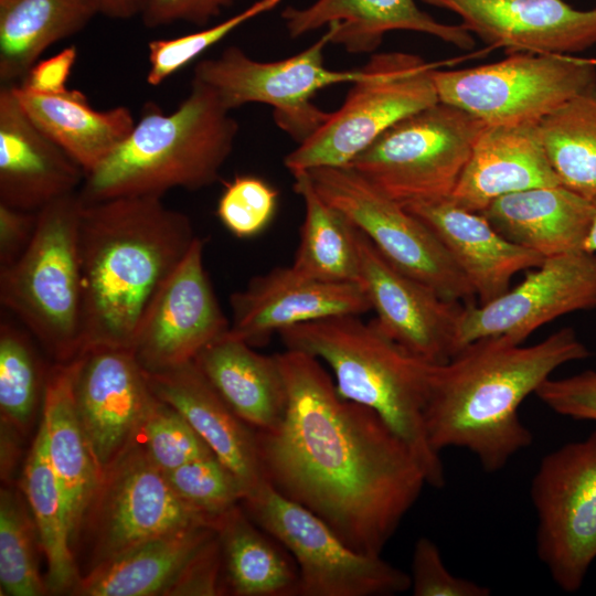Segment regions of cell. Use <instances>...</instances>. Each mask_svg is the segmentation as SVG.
<instances>
[{
  "label": "cell",
  "instance_id": "obj_1",
  "mask_svg": "<svg viewBox=\"0 0 596 596\" xmlns=\"http://www.w3.org/2000/svg\"><path fill=\"white\" fill-rule=\"evenodd\" d=\"M275 355L287 403L276 426L256 430L266 480L351 549L381 556L427 485L422 464L376 412L340 396L318 358Z\"/></svg>",
  "mask_w": 596,
  "mask_h": 596
},
{
  "label": "cell",
  "instance_id": "obj_2",
  "mask_svg": "<svg viewBox=\"0 0 596 596\" xmlns=\"http://www.w3.org/2000/svg\"><path fill=\"white\" fill-rule=\"evenodd\" d=\"M572 328L532 345L507 337L473 341L433 364L424 412L433 449L466 448L487 472L504 468L532 443L518 409L561 365L589 356Z\"/></svg>",
  "mask_w": 596,
  "mask_h": 596
},
{
  "label": "cell",
  "instance_id": "obj_3",
  "mask_svg": "<svg viewBox=\"0 0 596 596\" xmlns=\"http://www.w3.org/2000/svg\"><path fill=\"white\" fill-rule=\"evenodd\" d=\"M196 237L189 216L159 196L83 203L78 225L82 349H130L150 304Z\"/></svg>",
  "mask_w": 596,
  "mask_h": 596
},
{
  "label": "cell",
  "instance_id": "obj_4",
  "mask_svg": "<svg viewBox=\"0 0 596 596\" xmlns=\"http://www.w3.org/2000/svg\"><path fill=\"white\" fill-rule=\"evenodd\" d=\"M238 124L205 84L192 79L171 114L146 103L123 142L91 173L78 195L84 204L121 196H159L174 188L198 190L216 182Z\"/></svg>",
  "mask_w": 596,
  "mask_h": 596
},
{
  "label": "cell",
  "instance_id": "obj_5",
  "mask_svg": "<svg viewBox=\"0 0 596 596\" xmlns=\"http://www.w3.org/2000/svg\"><path fill=\"white\" fill-rule=\"evenodd\" d=\"M287 349L323 361L341 397L372 408L412 448L427 485H445L440 454L429 444L424 412L434 363L390 339L371 320L345 315L297 324L279 332Z\"/></svg>",
  "mask_w": 596,
  "mask_h": 596
},
{
  "label": "cell",
  "instance_id": "obj_6",
  "mask_svg": "<svg viewBox=\"0 0 596 596\" xmlns=\"http://www.w3.org/2000/svg\"><path fill=\"white\" fill-rule=\"evenodd\" d=\"M78 192L38 211L33 238L0 269V302L54 359L68 363L83 345Z\"/></svg>",
  "mask_w": 596,
  "mask_h": 596
},
{
  "label": "cell",
  "instance_id": "obj_7",
  "mask_svg": "<svg viewBox=\"0 0 596 596\" xmlns=\"http://www.w3.org/2000/svg\"><path fill=\"white\" fill-rule=\"evenodd\" d=\"M486 126L438 100L395 123L348 167L402 205L450 198Z\"/></svg>",
  "mask_w": 596,
  "mask_h": 596
},
{
  "label": "cell",
  "instance_id": "obj_8",
  "mask_svg": "<svg viewBox=\"0 0 596 596\" xmlns=\"http://www.w3.org/2000/svg\"><path fill=\"white\" fill-rule=\"evenodd\" d=\"M436 65L403 52L373 55L341 107L285 157V167L294 173L349 166L395 123L439 100Z\"/></svg>",
  "mask_w": 596,
  "mask_h": 596
},
{
  "label": "cell",
  "instance_id": "obj_9",
  "mask_svg": "<svg viewBox=\"0 0 596 596\" xmlns=\"http://www.w3.org/2000/svg\"><path fill=\"white\" fill-rule=\"evenodd\" d=\"M433 81L440 102L487 125L540 123L572 98L596 89V58L519 52L473 67L435 68Z\"/></svg>",
  "mask_w": 596,
  "mask_h": 596
},
{
  "label": "cell",
  "instance_id": "obj_10",
  "mask_svg": "<svg viewBox=\"0 0 596 596\" xmlns=\"http://www.w3.org/2000/svg\"><path fill=\"white\" fill-rule=\"evenodd\" d=\"M241 503L295 560L297 596H391L411 589L409 574L351 549L323 520L268 481Z\"/></svg>",
  "mask_w": 596,
  "mask_h": 596
},
{
  "label": "cell",
  "instance_id": "obj_11",
  "mask_svg": "<svg viewBox=\"0 0 596 596\" xmlns=\"http://www.w3.org/2000/svg\"><path fill=\"white\" fill-rule=\"evenodd\" d=\"M317 192L341 211L394 267L441 298L473 302L475 291L433 231L351 167L307 170Z\"/></svg>",
  "mask_w": 596,
  "mask_h": 596
},
{
  "label": "cell",
  "instance_id": "obj_12",
  "mask_svg": "<svg viewBox=\"0 0 596 596\" xmlns=\"http://www.w3.org/2000/svg\"><path fill=\"white\" fill-rule=\"evenodd\" d=\"M213 522L177 496L164 472L134 441L102 473L75 546L85 541L89 571L161 534Z\"/></svg>",
  "mask_w": 596,
  "mask_h": 596
},
{
  "label": "cell",
  "instance_id": "obj_13",
  "mask_svg": "<svg viewBox=\"0 0 596 596\" xmlns=\"http://www.w3.org/2000/svg\"><path fill=\"white\" fill-rule=\"evenodd\" d=\"M332 35L328 26L316 43L275 62H259L241 47L228 46L217 57L196 63L193 79L209 86L228 110L249 103L272 106L276 125L301 143L331 114L317 107L312 97L322 88L364 76L363 67L334 71L324 65L323 52Z\"/></svg>",
  "mask_w": 596,
  "mask_h": 596
},
{
  "label": "cell",
  "instance_id": "obj_14",
  "mask_svg": "<svg viewBox=\"0 0 596 596\" xmlns=\"http://www.w3.org/2000/svg\"><path fill=\"white\" fill-rule=\"evenodd\" d=\"M531 499L538 556L555 584L574 593L596 558V430L542 459Z\"/></svg>",
  "mask_w": 596,
  "mask_h": 596
},
{
  "label": "cell",
  "instance_id": "obj_15",
  "mask_svg": "<svg viewBox=\"0 0 596 596\" xmlns=\"http://www.w3.org/2000/svg\"><path fill=\"white\" fill-rule=\"evenodd\" d=\"M593 308H596V253L579 249L549 256L529 269L518 286L498 298L462 306L456 353L473 341L490 337H507L522 344L545 323Z\"/></svg>",
  "mask_w": 596,
  "mask_h": 596
},
{
  "label": "cell",
  "instance_id": "obj_16",
  "mask_svg": "<svg viewBox=\"0 0 596 596\" xmlns=\"http://www.w3.org/2000/svg\"><path fill=\"white\" fill-rule=\"evenodd\" d=\"M71 362L76 411L103 473L134 443L156 396L128 348L89 345Z\"/></svg>",
  "mask_w": 596,
  "mask_h": 596
},
{
  "label": "cell",
  "instance_id": "obj_17",
  "mask_svg": "<svg viewBox=\"0 0 596 596\" xmlns=\"http://www.w3.org/2000/svg\"><path fill=\"white\" fill-rule=\"evenodd\" d=\"M196 237L146 311L130 350L146 372L193 361L230 329L203 264Z\"/></svg>",
  "mask_w": 596,
  "mask_h": 596
},
{
  "label": "cell",
  "instance_id": "obj_18",
  "mask_svg": "<svg viewBox=\"0 0 596 596\" xmlns=\"http://www.w3.org/2000/svg\"><path fill=\"white\" fill-rule=\"evenodd\" d=\"M359 284L377 327L411 354L434 364L456 353L462 306L448 301L424 283L387 262L356 228Z\"/></svg>",
  "mask_w": 596,
  "mask_h": 596
},
{
  "label": "cell",
  "instance_id": "obj_19",
  "mask_svg": "<svg viewBox=\"0 0 596 596\" xmlns=\"http://www.w3.org/2000/svg\"><path fill=\"white\" fill-rule=\"evenodd\" d=\"M230 302L232 321L226 333L251 345L297 324L371 310L360 284L312 278L292 266L254 277Z\"/></svg>",
  "mask_w": 596,
  "mask_h": 596
},
{
  "label": "cell",
  "instance_id": "obj_20",
  "mask_svg": "<svg viewBox=\"0 0 596 596\" xmlns=\"http://www.w3.org/2000/svg\"><path fill=\"white\" fill-rule=\"evenodd\" d=\"M423 1L456 13L472 35L509 54H573L596 45V9L563 0Z\"/></svg>",
  "mask_w": 596,
  "mask_h": 596
},
{
  "label": "cell",
  "instance_id": "obj_21",
  "mask_svg": "<svg viewBox=\"0 0 596 596\" xmlns=\"http://www.w3.org/2000/svg\"><path fill=\"white\" fill-rule=\"evenodd\" d=\"M84 170L0 88V203L30 212L76 193Z\"/></svg>",
  "mask_w": 596,
  "mask_h": 596
},
{
  "label": "cell",
  "instance_id": "obj_22",
  "mask_svg": "<svg viewBox=\"0 0 596 596\" xmlns=\"http://www.w3.org/2000/svg\"><path fill=\"white\" fill-rule=\"evenodd\" d=\"M145 373L152 393L175 408L235 475L244 491L243 499L267 481L256 430L233 412L194 361Z\"/></svg>",
  "mask_w": 596,
  "mask_h": 596
},
{
  "label": "cell",
  "instance_id": "obj_23",
  "mask_svg": "<svg viewBox=\"0 0 596 596\" xmlns=\"http://www.w3.org/2000/svg\"><path fill=\"white\" fill-rule=\"evenodd\" d=\"M403 206L438 237L468 279L479 305L504 294L514 275L538 267L544 259L510 242L482 214L457 205L450 198Z\"/></svg>",
  "mask_w": 596,
  "mask_h": 596
},
{
  "label": "cell",
  "instance_id": "obj_24",
  "mask_svg": "<svg viewBox=\"0 0 596 596\" xmlns=\"http://www.w3.org/2000/svg\"><path fill=\"white\" fill-rule=\"evenodd\" d=\"M281 18L290 38L332 28L331 43L350 53L373 52L385 33L396 30L425 33L462 50L476 44L462 24L441 23L414 0H317L306 8L287 7Z\"/></svg>",
  "mask_w": 596,
  "mask_h": 596
},
{
  "label": "cell",
  "instance_id": "obj_25",
  "mask_svg": "<svg viewBox=\"0 0 596 596\" xmlns=\"http://www.w3.org/2000/svg\"><path fill=\"white\" fill-rule=\"evenodd\" d=\"M558 184L539 123L487 125L450 199L466 210L480 213L500 196Z\"/></svg>",
  "mask_w": 596,
  "mask_h": 596
},
{
  "label": "cell",
  "instance_id": "obj_26",
  "mask_svg": "<svg viewBox=\"0 0 596 596\" xmlns=\"http://www.w3.org/2000/svg\"><path fill=\"white\" fill-rule=\"evenodd\" d=\"M593 213V200L562 184L500 196L480 212L507 240L544 258L583 249Z\"/></svg>",
  "mask_w": 596,
  "mask_h": 596
},
{
  "label": "cell",
  "instance_id": "obj_27",
  "mask_svg": "<svg viewBox=\"0 0 596 596\" xmlns=\"http://www.w3.org/2000/svg\"><path fill=\"white\" fill-rule=\"evenodd\" d=\"M72 362L51 366L41 406L49 461L65 499L73 549L102 471L81 424L72 384Z\"/></svg>",
  "mask_w": 596,
  "mask_h": 596
},
{
  "label": "cell",
  "instance_id": "obj_28",
  "mask_svg": "<svg viewBox=\"0 0 596 596\" xmlns=\"http://www.w3.org/2000/svg\"><path fill=\"white\" fill-rule=\"evenodd\" d=\"M11 86L30 119L84 170L85 175L123 142L136 123L128 107L95 109L77 89L41 94L19 84Z\"/></svg>",
  "mask_w": 596,
  "mask_h": 596
},
{
  "label": "cell",
  "instance_id": "obj_29",
  "mask_svg": "<svg viewBox=\"0 0 596 596\" xmlns=\"http://www.w3.org/2000/svg\"><path fill=\"white\" fill-rule=\"evenodd\" d=\"M193 361L224 402L255 430L269 429L281 421L287 395L276 355L260 354L249 343L224 333Z\"/></svg>",
  "mask_w": 596,
  "mask_h": 596
},
{
  "label": "cell",
  "instance_id": "obj_30",
  "mask_svg": "<svg viewBox=\"0 0 596 596\" xmlns=\"http://www.w3.org/2000/svg\"><path fill=\"white\" fill-rule=\"evenodd\" d=\"M214 534L213 524H200L150 539L89 570L72 595H164L184 564Z\"/></svg>",
  "mask_w": 596,
  "mask_h": 596
},
{
  "label": "cell",
  "instance_id": "obj_31",
  "mask_svg": "<svg viewBox=\"0 0 596 596\" xmlns=\"http://www.w3.org/2000/svg\"><path fill=\"white\" fill-rule=\"evenodd\" d=\"M222 553L223 586L236 596H297L290 553L238 504L213 522ZM225 590V588H224Z\"/></svg>",
  "mask_w": 596,
  "mask_h": 596
},
{
  "label": "cell",
  "instance_id": "obj_32",
  "mask_svg": "<svg viewBox=\"0 0 596 596\" xmlns=\"http://www.w3.org/2000/svg\"><path fill=\"white\" fill-rule=\"evenodd\" d=\"M97 14L88 0H0V79L22 81L52 44Z\"/></svg>",
  "mask_w": 596,
  "mask_h": 596
},
{
  "label": "cell",
  "instance_id": "obj_33",
  "mask_svg": "<svg viewBox=\"0 0 596 596\" xmlns=\"http://www.w3.org/2000/svg\"><path fill=\"white\" fill-rule=\"evenodd\" d=\"M22 489L46 558L47 592L72 594L82 575L75 560L65 499L49 461L41 425L24 464Z\"/></svg>",
  "mask_w": 596,
  "mask_h": 596
},
{
  "label": "cell",
  "instance_id": "obj_34",
  "mask_svg": "<svg viewBox=\"0 0 596 596\" xmlns=\"http://www.w3.org/2000/svg\"><path fill=\"white\" fill-rule=\"evenodd\" d=\"M291 174L294 190L305 206L299 246L291 266L312 278L359 284L356 227L322 199L308 171Z\"/></svg>",
  "mask_w": 596,
  "mask_h": 596
},
{
  "label": "cell",
  "instance_id": "obj_35",
  "mask_svg": "<svg viewBox=\"0 0 596 596\" xmlns=\"http://www.w3.org/2000/svg\"><path fill=\"white\" fill-rule=\"evenodd\" d=\"M542 141L560 182L596 198V89L578 95L539 123Z\"/></svg>",
  "mask_w": 596,
  "mask_h": 596
},
{
  "label": "cell",
  "instance_id": "obj_36",
  "mask_svg": "<svg viewBox=\"0 0 596 596\" xmlns=\"http://www.w3.org/2000/svg\"><path fill=\"white\" fill-rule=\"evenodd\" d=\"M25 329L1 319L0 322V412L1 421L20 434L33 422L42 405L51 368L46 369Z\"/></svg>",
  "mask_w": 596,
  "mask_h": 596
},
{
  "label": "cell",
  "instance_id": "obj_37",
  "mask_svg": "<svg viewBox=\"0 0 596 596\" xmlns=\"http://www.w3.org/2000/svg\"><path fill=\"white\" fill-rule=\"evenodd\" d=\"M36 528L17 492H0V587L1 595L42 596L47 592L35 555Z\"/></svg>",
  "mask_w": 596,
  "mask_h": 596
},
{
  "label": "cell",
  "instance_id": "obj_38",
  "mask_svg": "<svg viewBox=\"0 0 596 596\" xmlns=\"http://www.w3.org/2000/svg\"><path fill=\"white\" fill-rule=\"evenodd\" d=\"M134 441L145 449L152 462L164 473L190 461L214 455L187 419L157 396Z\"/></svg>",
  "mask_w": 596,
  "mask_h": 596
},
{
  "label": "cell",
  "instance_id": "obj_39",
  "mask_svg": "<svg viewBox=\"0 0 596 596\" xmlns=\"http://www.w3.org/2000/svg\"><path fill=\"white\" fill-rule=\"evenodd\" d=\"M280 0H258L237 14L205 30L148 43L147 83L158 86L171 75L219 43L232 31L254 18L274 10Z\"/></svg>",
  "mask_w": 596,
  "mask_h": 596
},
{
  "label": "cell",
  "instance_id": "obj_40",
  "mask_svg": "<svg viewBox=\"0 0 596 596\" xmlns=\"http://www.w3.org/2000/svg\"><path fill=\"white\" fill-rule=\"evenodd\" d=\"M164 475L180 499L213 520L244 498L238 479L215 455L190 461Z\"/></svg>",
  "mask_w": 596,
  "mask_h": 596
},
{
  "label": "cell",
  "instance_id": "obj_41",
  "mask_svg": "<svg viewBox=\"0 0 596 596\" xmlns=\"http://www.w3.org/2000/svg\"><path fill=\"white\" fill-rule=\"evenodd\" d=\"M278 191L256 175H236L224 184L216 215L233 235L247 238L260 234L277 211Z\"/></svg>",
  "mask_w": 596,
  "mask_h": 596
},
{
  "label": "cell",
  "instance_id": "obj_42",
  "mask_svg": "<svg viewBox=\"0 0 596 596\" xmlns=\"http://www.w3.org/2000/svg\"><path fill=\"white\" fill-rule=\"evenodd\" d=\"M411 589L414 596H488L490 589L451 574L438 546L422 536L414 546Z\"/></svg>",
  "mask_w": 596,
  "mask_h": 596
},
{
  "label": "cell",
  "instance_id": "obj_43",
  "mask_svg": "<svg viewBox=\"0 0 596 596\" xmlns=\"http://www.w3.org/2000/svg\"><path fill=\"white\" fill-rule=\"evenodd\" d=\"M535 395L555 413L574 419L596 421V371L547 379Z\"/></svg>",
  "mask_w": 596,
  "mask_h": 596
},
{
  "label": "cell",
  "instance_id": "obj_44",
  "mask_svg": "<svg viewBox=\"0 0 596 596\" xmlns=\"http://www.w3.org/2000/svg\"><path fill=\"white\" fill-rule=\"evenodd\" d=\"M221 545L215 534L184 564L164 595L216 596L224 592Z\"/></svg>",
  "mask_w": 596,
  "mask_h": 596
},
{
  "label": "cell",
  "instance_id": "obj_45",
  "mask_svg": "<svg viewBox=\"0 0 596 596\" xmlns=\"http://www.w3.org/2000/svg\"><path fill=\"white\" fill-rule=\"evenodd\" d=\"M235 1L237 0H145L140 15L148 28L177 21L203 25Z\"/></svg>",
  "mask_w": 596,
  "mask_h": 596
},
{
  "label": "cell",
  "instance_id": "obj_46",
  "mask_svg": "<svg viewBox=\"0 0 596 596\" xmlns=\"http://www.w3.org/2000/svg\"><path fill=\"white\" fill-rule=\"evenodd\" d=\"M38 212L22 211L0 203V269L13 264L31 243Z\"/></svg>",
  "mask_w": 596,
  "mask_h": 596
},
{
  "label": "cell",
  "instance_id": "obj_47",
  "mask_svg": "<svg viewBox=\"0 0 596 596\" xmlns=\"http://www.w3.org/2000/svg\"><path fill=\"white\" fill-rule=\"evenodd\" d=\"M76 58L77 49L70 45L49 58L39 60L19 85L41 94L63 93L68 89V77Z\"/></svg>",
  "mask_w": 596,
  "mask_h": 596
},
{
  "label": "cell",
  "instance_id": "obj_48",
  "mask_svg": "<svg viewBox=\"0 0 596 596\" xmlns=\"http://www.w3.org/2000/svg\"><path fill=\"white\" fill-rule=\"evenodd\" d=\"M96 12L113 19H129L140 14L145 0H88Z\"/></svg>",
  "mask_w": 596,
  "mask_h": 596
},
{
  "label": "cell",
  "instance_id": "obj_49",
  "mask_svg": "<svg viewBox=\"0 0 596 596\" xmlns=\"http://www.w3.org/2000/svg\"><path fill=\"white\" fill-rule=\"evenodd\" d=\"M594 213L592 224L583 245V249L589 253H596V198L593 199Z\"/></svg>",
  "mask_w": 596,
  "mask_h": 596
}]
</instances>
